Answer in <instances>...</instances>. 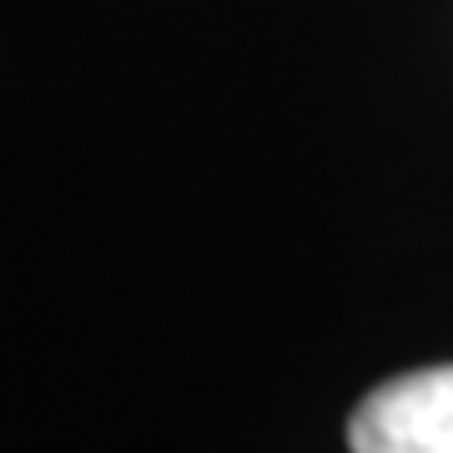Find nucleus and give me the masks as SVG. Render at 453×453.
<instances>
[{
	"instance_id": "1",
	"label": "nucleus",
	"mask_w": 453,
	"mask_h": 453,
	"mask_svg": "<svg viewBox=\"0 0 453 453\" xmlns=\"http://www.w3.org/2000/svg\"><path fill=\"white\" fill-rule=\"evenodd\" d=\"M353 453H453V363L372 388L348 418Z\"/></svg>"
}]
</instances>
